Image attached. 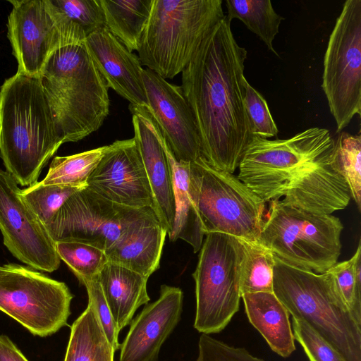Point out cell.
<instances>
[{
  "instance_id": "obj_1",
  "label": "cell",
  "mask_w": 361,
  "mask_h": 361,
  "mask_svg": "<svg viewBox=\"0 0 361 361\" xmlns=\"http://www.w3.org/2000/svg\"><path fill=\"white\" fill-rule=\"evenodd\" d=\"M247 56L225 16L181 73V87L199 132L201 157L231 173L238 168L253 136L245 106Z\"/></svg>"
},
{
  "instance_id": "obj_2",
  "label": "cell",
  "mask_w": 361,
  "mask_h": 361,
  "mask_svg": "<svg viewBox=\"0 0 361 361\" xmlns=\"http://www.w3.org/2000/svg\"><path fill=\"white\" fill-rule=\"evenodd\" d=\"M334 139L310 128L288 139L253 135L237 177L265 202L280 200L308 212L331 214L345 208L350 190L333 162Z\"/></svg>"
},
{
  "instance_id": "obj_3",
  "label": "cell",
  "mask_w": 361,
  "mask_h": 361,
  "mask_svg": "<svg viewBox=\"0 0 361 361\" xmlns=\"http://www.w3.org/2000/svg\"><path fill=\"white\" fill-rule=\"evenodd\" d=\"M63 144L39 78L18 72L0 88V157L21 186H30Z\"/></svg>"
},
{
  "instance_id": "obj_4",
  "label": "cell",
  "mask_w": 361,
  "mask_h": 361,
  "mask_svg": "<svg viewBox=\"0 0 361 361\" xmlns=\"http://www.w3.org/2000/svg\"><path fill=\"white\" fill-rule=\"evenodd\" d=\"M39 80L63 143L97 131L109 114V87L85 44L54 51Z\"/></svg>"
},
{
  "instance_id": "obj_5",
  "label": "cell",
  "mask_w": 361,
  "mask_h": 361,
  "mask_svg": "<svg viewBox=\"0 0 361 361\" xmlns=\"http://www.w3.org/2000/svg\"><path fill=\"white\" fill-rule=\"evenodd\" d=\"M224 17L222 0H153L137 50L141 65L173 78Z\"/></svg>"
},
{
  "instance_id": "obj_6",
  "label": "cell",
  "mask_w": 361,
  "mask_h": 361,
  "mask_svg": "<svg viewBox=\"0 0 361 361\" xmlns=\"http://www.w3.org/2000/svg\"><path fill=\"white\" fill-rule=\"evenodd\" d=\"M273 293L293 318L305 322L345 361H361V324L338 295L329 271H303L275 258Z\"/></svg>"
},
{
  "instance_id": "obj_7",
  "label": "cell",
  "mask_w": 361,
  "mask_h": 361,
  "mask_svg": "<svg viewBox=\"0 0 361 361\" xmlns=\"http://www.w3.org/2000/svg\"><path fill=\"white\" fill-rule=\"evenodd\" d=\"M258 242L281 262L316 274L326 272L341 255L340 219L290 205L269 202Z\"/></svg>"
},
{
  "instance_id": "obj_8",
  "label": "cell",
  "mask_w": 361,
  "mask_h": 361,
  "mask_svg": "<svg viewBox=\"0 0 361 361\" xmlns=\"http://www.w3.org/2000/svg\"><path fill=\"white\" fill-rule=\"evenodd\" d=\"M189 169L190 192L204 235L221 233L258 242L266 202L237 176L212 167L201 157Z\"/></svg>"
},
{
  "instance_id": "obj_9",
  "label": "cell",
  "mask_w": 361,
  "mask_h": 361,
  "mask_svg": "<svg viewBox=\"0 0 361 361\" xmlns=\"http://www.w3.org/2000/svg\"><path fill=\"white\" fill-rule=\"evenodd\" d=\"M205 235L192 274L196 295L194 327L210 334L224 330L239 310L245 247L242 240L230 235Z\"/></svg>"
},
{
  "instance_id": "obj_10",
  "label": "cell",
  "mask_w": 361,
  "mask_h": 361,
  "mask_svg": "<svg viewBox=\"0 0 361 361\" xmlns=\"http://www.w3.org/2000/svg\"><path fill=\"white\" fill-rule=\"evenodd\" d=\"M322 87L336 133L361 114V0H347L330 35Z\"/></svg>"
},
{
  "instance_id": "obj_11",
  "label": "cell",
  "mask_w": 361,
  "mask_h": 361,
  "mask_svg": "<svg viewBox=\"0 0 361 361\" xmlns=\"http://www.w3.org/2000/svg\"><path fill=\"white\" fill-rule=\"evenodd\" d=\"M73 298L65 283L28 266H2L0 310L33 335L48 336L66 326Z\"/></svg>"
},
{
  "instance_id": "obj_12",
  "label": "cell",
  "mask_w": 361,
  "mask_h": 361,
  "mask_svg": "<svg viewBox=\"0 0 361 361\" xmlns=\"http://www.w3.org/2000/svg\"><path fill=\"white\" fill-rule=\"evenodd\" d=\"M151 207L132 208L114 203L87 187L70 196L47 230L56 241H78L104 252Z\"/></svg>"
},
{
  "instance_id": "obj_13",
  "label": "cell",
  "mask_w": 361,
  "mask_h": 361,
  "mask_svg": "<svg viewBox=\"0 0 361 361\" xmlns=\"http://www.w3.org/2000/svg\"><path fill=\"white\" fill-rule=\"evenodd\" d=\"M21 190L9 173L0 170V231L4 244L28 267L56 271L61 262L56 242L22 198Z\"/></svg>"
},
{
  "instance_id": "obj_14",
  "label": "cell",
  "mask_w": 361,
  "mask_h": 361,
  "mask_svg": "<svg viewBox=\"0 0 361 361\" xmlns=\"http://www.w3.org/2000/svg\"><path fill=\"white\" fill-rule=\"evenodd\" d=\"M147 108L169 147L179 162L190 163L201 157L196 121L181 86L169 82L152 71L143 69Z\"/></svg>"
},
{
  "instance_id": "obj_15",
  "label": "cell",
  "mask_w": 361,
  "mask_h": 361,
  "mask_svg": "<svg viewBox=\"0 0 361 361\" xmlns=\"http://www.w3.org/2000/svg\"><path fill=\"white\" fill-rule=\"evenodd\" d=\"M87 184L88 188L117 204L152 209L151 188L134 137L108 145Z\"/></svg>"
},
{
  "instance_id": "obj_16",
  "label": "cell",
  "mask_w": 361,
  "mask_h": 361,
  "mask_svg": "<svg viewBox=\"0 0 361 361\" xmlns=\"http://www.w3.org/2000/svg\"><path fill=\"white\" fill-rule=\"evenodd\" d=\"M7 37L18 62L17 72L39 78L49 56L64 47L44 0H8Z\"/></svg>"
},
{
  "instance_id": "obj_17",
  "label": "cell",
  "mask_w": 361,
  "mask_h": 361,
  "mask_svg": "<svg viewBox=\"0 0 361 361\" xmlns=\"http://www.w3.org/2000/svg\"><path fill=\"white\" fill-rule=\"evenodd\" d=\"M183 301L180 288L161 285L159 298L131 321L119 361H157L163 343L180 319Z\"/></svg>"
},
{
  "instance_id": "obj_18",
  "label": "cell",
  "mask_w": 361,
  "mask_h": 361,
  "mask_svg": "<svg viewBox=\"0 0 361 361\" xmlns=\"http://www.w3.org/2000/svg\"><path fill=\"white\" fill-rule=\"evenodd\" d=\"M134 139L151 188L152 209L169 235L173 228L175 204L170 165L157 134V125L147 106L130 104Z\"/></svg>"
},
{
  "instance_id": "obj_19",
  "label": "cell",
  "mask_w": 361,
  "mask_h": 361,
  "mask_svg": "<svg viewBox=\"0 0 361 361\" xmlns=\"http://www.w3.org/2000/svg\"><path fill=\"white\" fill-rule=\"evenodd\" d=\"M87 50L109 88L137 106H147L141 63L106 27L87 37Z\"/></svg>"
},
{
  "instance_id": "obj_20",
  "label": "cell",
  "mask_w": 361,
  "mask_h": 361,
  "mask_svg": "<svg viewBox=\"0 0 361 361\" xmlns=\"http://www.w3.org/2000/svg\"><path fill=\"white\" fill-rule=\"evenodd\" d=\"M167 232L153 209L133 221L105 251L108 262L139 273L147 279L159 268Z\"/></svg>"
},
{
  "instance_id": "obj_21",
  "label": "cell",
  "mask_w": 361,
  "mask_h": 361,
  "mask_svg": "<svg viewBox=\"0 0 361 361\" xmlns=\"http://www.w3.org/2000/svg\"><path fill=\"white\" fill-rule=\"evenodd\" d=\"M118 331L130 324L136 310L147 305V279L126 267L108 262L97 277Z\"/></svg>"
},
{
  "instance_id": "obj_22",
  "label": "cell",
  "mask_w": 361,
  "mask_h": 361,
  "mask_svg": "<svg viewBox=\"0 0 361 361\" xmlns=\"http://www.w3.org/2000/svg\"><path fill=\"white\" fill-rule=\"evenodd\" d=\"M241 298L251 324L271 349L283 357L295 350V338L286 308L274 293H245Z\"/></svg>"
},
{
  "instance_id": "obj_23",
  "label": "cell",
  "mask_w": 361,
  "mask_h": 361,
  "mask_svg": "<svg viewBox=\"0 0 361 361\" xmlns=\"http://www.w3.org/2000/svg\"><path fill=\"white\" fill-rule=\"evenodd\" d=\"M157 134L166 154L173 180L175 216L169 239L171 241L182 239L192 246L194 252H197L202 247L204 233L190 192V163L176 159L158 126Z\"/></svg>"
},
{
  "instance_id": "obj_24",
  "label": "cell",
  "mask_w": 361,
  "mask_h": 361,
  "mask_svg": "<svg viewBox=\"0 0 361 361\" xmlns=\"http://www.w3.org/2000/svg\"><path fill=\"white\" fill-rule=\"evenodd\" d=\"M64 47L85 44L105 26L99 0H44Z\"/></svg>"
},
{
  "instance_id": "obj_25",
  "label": "cell",
  "mask_w": 361,
  "mask_h": 361,
  "mask_svg": "<svg viewBox=\"0 0 361 361\" xmlns=\"http://www.w3.org/2000/svg\"><path fill=\"white\" fill-rule=\"evenodd\" d=\"M105 26L129 51H137L153 0H99Z\"/></svg>"
},
{
  "instance_id": "obj_26",
  "label": "cell",
  "mask_w": 361,
  "mask_h": 361,
  "mask_svg": "<svg viewBox=\"0 0 361 361\" xmlns=\"http://www.w3.org/2000/svg\"><path fill=\"white\" fill-rule=\"evenodd\" d=\"M114 352L94 306L88 302L71 326L64 361H114Z\"/></svg>"
},
{
  "instance_id": "obj_27",
  "label": "cell",
  "mask_w": 361,
  "mask_h": 361,
  "mask_svg": "<svg viewBox=\"0 0 361 361\" xmlns=\"http://www.w3.org/2000/svg\"><path fill=\"white\" fill-rule=\"evenodd\" d=\"M228 20H241L247 27L257 35L269 51L279 56L273 47V41L279 33L284 19L274 9L269 0H226Z\"/></svg>"
},
{
  "instance_id": "obj_28",
  "label": "cell",
  "mask_w": 361,
  "mask_h": 361,
  "mask_svg": "<svg viewBox=\"0 0 361 361\" xmlns=\"http://www.w3.org/2000/svg\"><path fill=\"white\" fill-rule=\"evenodd\" d=\"M245 247L240 274L241 296L245 293H273L275 258L259 242L242 240Z\"/></svg>"
},
{
  "instance_id": "obj_29",
  "label": "cell",
  "mask_w": 361,
  "mask_h": 361,
  "mask_svg": "<svg viewBox=\"0 0 361 361\" xmlns=\"http://www.w3.org/2000/svg\"><path fill=\"white\" fill-rule=\"evenodd\" d=\"M108 145L65 157H55L44 184L87 187V180L104 156Z\"/></svg>"
},
{
  "instance_id": "obj_30",
  "label": "cell",
  "mask_w": 361,
  "mask_h": 361,
  "mask_svg": "<svg viewBox=\"0 0 361 361\" xmlns=\"http://www.w3.org/2000/svg\"><path fill=\"white\" fill-rule=\"evenodd\" d=\"M333 162L344 178L359 210H361V136L341 132L334 140Z\"/></svg>"
},
{
  "instance_id": "obj_31",
  "label": "cell",
  "mask_w": 361,
  "mask_h": 361,
  "mask_svg": "<svg viewBox=\"0 0 361 361\" xmlns=\"http://www.w3.org/2000/svg\"><path fill=\"white\" fill-rule=\"evenodd\" d=\"M56 250L60 259L68 265L82 285L96 279L108 262L104 250L82 242L56 241Z\"/></svg>"
},
{
  "instance_id": "obj_32",
  "label": "cell",
  "mask_w": 361,
  "mask_h": 361,
  "mask_svg": "<svg viewBox=\"0 0 361 361\" xmlns=\"http://www.w3.org/2000/svg\"><path fill=\"white\" fill-rule=\"evenodd\" d=\"M84 188L86 187L63 184L46 185L40 181L21 190L20 195L47 228L68 198Z\"/></svg>"
},
{
  "instance_id": "obj_33",
  "label": "cell",
  "mask_w": 361,
  "mask_h": 361,
  "mask_svg": "<svg viewBox=\"0 0 361 361\" xmlns=\"http://www.w3.org/2000/svg\"><path fill=\"white\" fill-rule=\"evenodd\" d=\"M361 256V242L353 257L336 263L327 271L331 274L335 288L356 322L361 324V281L356 279L355 264Z\"/></svg>"
},
{
  "instance_id": "obj_34",
  "label": "cell",
  "mask_w": 361,
  "mask_h": 361,
  "mask_svg": "<svg viewBox=\"0 0 361 361\" xmlns=\"http://www.w3.org/2000/svg\"><path fill=\"white\" fill-rule=\"evenodd\" d=\"M245 106L252 135L269 139L276 137L279 130L263 96L245 81Z\"/></svg>"
},
{
  "instance_id": "obj_35",
  "label": "cell",
  "mask_w": 361,
  "mask_h": 361,
  "mask_svg": "<svg viewBox=\"0 0 361 361\" xmlns=\"http://www.w3.org/2000/svg\"><path fill=\"white\" fill-rule=\"evenodd\" d=\"M295 340L310 361H345L341 355L305 322L293 318Z\"/></svg>"
},
{
  "instance_id": "obj_36",
  "label": "cell",
  "mask_w": 361,
  "mask_h": 361,
  "mask_svg": "<svg viewBox=\"0 0 361 361\" xmlns=\"http://www.w3.org/2000/svg\"><path fill=\"white\" fill-rule=\"evenodd\" d=\"M196 361H265L250 354L244 348L231 346L209 334H202L198 342Z\"/></svg>"
},
{
  "instance_id": "obj_37",
  "label": "cell",
  "mask_w": 361,
  "mask_h": 361,
  "mask_svg": "<svg viewBox=\"0 0 361 361\" xmlns=\"http://www.w3.org/2000/svg\"><path fill=\"white\" fill-rule=\"evenodd\" d=\"M83 286L87 289L88 302L94 306L109 342L114 350H117L120 347L119 332L104 296L100 283L96 278L86 281Z\"/></svg>"
},
{
  "instance_id": "obj_38",
  "label": "cell",
  "mask_w": 361,
  "mask_h": 361,
  "mask_svg": "<svg viewBox=\"0 0 361 361\" xmlns=\"http://www.w3.org/2000/svg\"><path fill=\"white\" fill-rule=\"evenodd\" d=\"M0 361H28L12 341L0 335Z\"/></svg>"
},
{
  "instance_id": "obj_39",
  "label": "cell",
  "mask_w": 361,
  "mask_h": 361,
  "mask_svg": "<svg viewBox=\"0 0 361 361\" xmlns=\"http://www.w3.org/2000/svg\"><path fill=\"white\" fill-rule=\"evenodd\" d=\"M2 267L0 266V273L1 271Z\"/></svg>"
}]
</instances>
